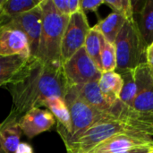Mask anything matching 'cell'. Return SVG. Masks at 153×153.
I'll use <instances>...</instances> for the list:
<instances>
[{"label": "cell", "instance_id": "cell-1", "mask_svg": "<svg viewBox=\"0 0 153 153\" xmlns=\"http://www.w3.org/2000/svg\"><path fill=\"white\" fill-rule=\"evenodd\" d=\"M7 89L12 96L13 108L6 118L19 122L25 113L42 107L51 97L65 100L69 86L62 66H52L30 57Z\"/></svg>", "mask_w": 153, "mask_h": 153}, {"label": "cell", "instance_id": "cell-2", "mask_svg": "<svg viewBox=\"0 0 153 153\" xmlns=\"http://www.w3.org/2000/svg\"><path fill=\"white\" fill-rule=\"evenodd\" d=\"M42 11L41 33L38 54L35 58L46 65L62 66L61 45L69 20L56 8L53 0H41Z\"/></svg>", "mask_w": 153, "mask_h": 153}, {"label": "cell", "instance_id": "cell-3", "mask_svg": "<svg viewBox=\"0 0 153 153\" xmlns=\"http://www.w3.org/2000/svg\"><path fill=\"white\" fill-rule=\"evenodd\" d=\"M114 45L117 54V73L132 71L146 63L147 44L134 18L126 22Z\"/></svg>", "mask_w": 153, "mask_h": 153}, {"label": "cell", "instance_id": "cell-4", "mask_svg": "<svg viewBox=\"0 0 153 153\" xmlns=\"http://www.w3.org/2000/svg\"><path fill=\"white\" fill-rule=\"evenodd\" d=\"M119 134H135L149 136L127 121L109 117L94 124L75 141L66 144L65 148L67 153H88L104 141Z\"/></svg>", "mask_w": 153, "mask_h": 153}, {"label": "cell", "instance_id": "cell-5", "mask_svg": "<svg viewBox=\"0 0 153 153\" xmlns=\"http://www.w3.org/2000/svg\"><path fill=\"white\" fill-rule=\"evenodd\" d=\"M65 101L70 112L72 126L71 133L69 134L60 135L65 145L75 141L97 122L105 118L113 117L112 116L102 113L88 105L78 96L74 87H69L65 97Z\"/></svg>", "mask_w": 153, "mask_h": 153}, {"label": "cell", "instance_id": "cell-6", "mask_svg": "<svg viewBox=\"0 0 153 153\" xmlns=\"http://www.w3.org/2000/svg\"><path fill=\"white\" fill-rule=\"evenodd\" d=\"M137 92L132 112L153 132V73L146 63L134 69Z\"/></svg>", "mask_w": 153, "mask_h": 153}, {"label": "cell", "instance_id": "cell-7", "mask_svg": "<svg viewBox=\"0 0 153 153\" xmlns=\"http://www.w3.org/2000/svg\"><path fill=\"white\" fill-rule=\"evenodd\" d=\"M69 87L99 81L101 71L88 56L84 47L62 64Z\"/></svg>", "mask_w": 153, "mask_h": 153}, {"label": "cell", "instance_id": "cell-8", "mask_svg": "<svg viewBox=\"0 0 153 153\" xmlns=\"http://www.w3.org/2000/svg\"><path fill=\"white\" fill-rule=\"evenodd\" d=\"M90 29L86 14L82 10L69 17L61 45L62 64L84 47Z\"/></svg>", "mask_w": 153, "mask_h": 153}, {"label": "cell", "instance_id": "cell-9", "mask_svg": "<svg viewBox=\"0 0 153 153\" xmlns=\"http://www.w3.org/2000/svg\"><path fill=\"white\" fill-rule=\"evenodd\" d=\"M41 23L42 11L39 4L37 7L27 13L10 18L4 25L21 30L29 41L31 57H36L39 46Z\"/></svg>", "mask_w": 153, "mask_h": 153}, {"label": "cell", "instance_id": "cell-10", "mask_svg": "<svg viewBox=\"0 0 153 153\" xmlns=\"http://www.w3.org/2000/svg\"><path fill=\"white\" fill-rule=\"evenodd\" d=\"M151 147H153L152 137L135 134H119L104 141L88 153H116Z\"/></svg>", "mask_w": 153, "mask_h": 153}, {"label": "cell", "instance_id": "cell-11", "mask_svg": "<svg viewBox=\"0 0 153 153\" xmlns=\"http://www.w3.org/2000/svg\"><path fill=\"white\" fill-rule=\"evenodd\" d=\"M0 56L31 57L29 41L19 30L5 25L0 27Z\"/></svg>", "mask_w": 153, "mask_h": 153}, {"label": "cell", "instance_id": "cell-12", "mask_svg": "<svg viewBox=\"0 0 153 153\" xmlns=\"http://www.w3.org/2000/svg\"><path fill=\"white\" fill-rule=\"evenodd\" d=\"M55 123L56 120L53 115L49 111L39 108L29 110L18 122L22 132L29 139H32L38 134L50 130Z\"/></svg>", "mask_w": 153, "mask_h": 153}, {"label": "cell", "instance_id": "cell-13", "mask_svg": "<svg viewBox=\"0 0 153 153\" xmlns=\"http://www.w3.org/2000/svg\"><path fill=\"white\" fill-rule=\"evenodd\" d=\"M78 96L93 108L111 116L112 107L106 101L99 87L98 81L73 86Z\"/></svg>", "mask_w": 153, "mask_h": 153}, {"label": "cell", "instance_id": "cell-14", "mask_svg": "<svg viewBox=\"0 0 153 153\" xmlns=\"http://www.w3.org/2000/svg\"><path fill=\"white\" fill-rule=\"evenodd\" d=\"M43 106L46 107L53 115V117L56 118V131L59 135L69 134L72 129L71 117L65 100L59 97H51L45 100Z\"/></svg>", "mask_w": 153, "mask_h": 153}, {"label": "cell", "instance_id": "cell-15", "mask_svg": "<svg viewBox=\"0 0 153 153\" xmlns=\"http://www.w3.org/2000/svg\"><path fill=\"white\" fill-rule=\"evenodd\" d=\"M99 87L106 101L113 107L118 100L123 88V79L116 71L102 73L98 81Z\"/></svg>", "mask_w": 153, "mask_h": 153}, {"label": "cell", "instance_id": "cell-16", "mask_svg": "<svg viewBox=\"0 0 153 153\" xmlns=\"http://www.w3.org/2000/svg\"><path fill=\"white\" fill-rule=\"evenodd\" d=\"M29 59L21 56H0V87L10 84L24 68Z\"/></svg>", "mask_w": 153, "mask_h": 153}, {"label": "cell", "instance_id": "cell-17", "mask_svg": "<svg viewBox=\"0 0 153 153\" xmlns=\"http://www.w3.org/2000/svg\"><path fill=\"white\" fill-rule=\"evenodd\" d=\"M22 130L15 120L5 118L0 124V143L5 153H16Z\"/></svg>", "mask_w": 153, "mask_h": 153}, {"label": "cell", "instance_id": "cell-18", "mask_svg": "<svg viewBox=\"0 0 153 153\" xmlns=\"http://www.w3.org/2000/svg\"><path fill=\"white\" fill-rule=\"evenodd\" d=\"M127 20L117 13H111L106 18L100 20L94 27L103 35L104 39L114 44L115 40Z\"/></svg>", "mask_w": 153, "mask_h": 153}, {"label": "cell", "instance_id": "cell-19", "mask_svg": "<svg viewBox=\"0 0 153 153\" xmlns=\"http://www.w3.org/2000/svg\"><path fill=\"white\" fill-rule=\"evenodd\" d=\"M105 40L106 39H104L103 35L95 27H92L90 29L84 43V48L88 56L95 63V65L100 71H101L100 55Z\"/></svg>", "mask_w": 153, "mask_h": 153}, {"label": "cell", "instance_id": "cell-20", "mask_svg": "<svg viewBox=\"0 0 153 153\" xmlns=\"http://www.w3.org/2000/svg\"><path fill=\"white\" fill-rule=\"evenodd\" d=\"M139 14L138 26L148 46L153 42V0L144 1Z\"/></svg>", "mask_w": 153, "mask_h": 153}, {"label": "cell", "instance_id": "cell-21", "mask_svg": "<svg viewBox=\"0 0 153 153\" xmlns=\"http://www.w3.org/2000/svg\"><path fill=\"white\" fill-rule=\"evenodd\" d=\"M41 0H4L1 12L7 18L27 13L40 4Z\"/></svg>", "mask_w": 153, "mask_h": 153}, {"label": "cell", "instance_id": "cell-22", "mask_svg": "<svg viewBox=\"0 0 153 153\" xmlns=\"http://www.w3.org/2000/svg\"><path fill=\"white\" fill-rule=\"evenodd\" d=\"M123 79V88L119 97V100L129 109H132L134 100L137 92V85L134 70L120 74Z\"/></svg>", "mask_w": 153, "mask_h": 153}, {"label": "cell", "instance_id": "cell-23", "mask_svg": "<svg viewBox=\"0 0 153 153\" xmlns=\"http://www.w3.org/2000/svg\"><path fill=\"white\" fill-rule=\"evenodd\" d=\"M101 72H113L117 69V54L115 45L105 40L100 55Z\"/></svg>", "mask_w": 153, "mask_h": 153}, {"label": "cell", "instance_id": "cell-24", "mask_svg": "<svg viewBox=\"0 0 153 153\" xmlns=\"http://www.w3.org/2000/svg\"><path fill=\"white\" fill-rule=\"evenodd\" d=\"M104 4L109 6L114 13L121 14L126 20L134 18V9L131 0H104Z\"/></svg>", "mask_w": 153, "mask_h": 153}, {"label": "cell", "instance_id": "cell-25", "mask_svg": "<svg viewBox=\"0 0 153 153\" xmlns=\"http://www.w3.org/2000/svg\"><path fill=\"white\" fill-rule=\"evenodd\" d=\"M53 3L62 15L68 17L81 10L80 0H53Z\"/></svg>", "mask_w": 153, "mask_h": 153}, {"label": "cell", "instance_id": "cell-26", "mask_svg": "<svg viewBox=\"0 0 153 153\" xmlns=\"http://www.w3.org/2000/svg\"><path fill=\"white\" fill-rule=\"evenodd\" d=\"M101 4H104V0H80L81 10L84 13L93 12L97 13Z\"/></svg>", "mask_w": 153, "mask_h": 153}, {"label": "cell", "instance_id": "cell-27", "mask_svg": "<svg viewBox=\"0 0 153 153\" xmlns=\"http://www.w3.org/2000/svg\"><path fill=\"white\" fill-rule=\"evenodd\" d=\"M145 58H146V64L152 70H153V42L147 46Z\"/></svg>", "mask_w": 153, "mask_h": 153}, {"label": "cell", "instance_id": "cell-28", "mask_svg": "<svg viewBox=\"0 0 153 153\" xmlns=\"http://www.w3.org/2000/svg\"><path fill=\"white\" fill-rule=\"evenodd\" d=\"M16 153H33V149L30 144L26 143H20Z\"/></svg>", "mask_w": 153, "mask_h": 153}, {"label": "cell", "instance_id": "cell-29", "mask_svg": "<svg viewBox=\"0 0 153 153\" xmlns=\"http://www.w3.org/2000/svg\"><path fill=\"white\" fill-rule=\"evenodd\" d=\"M152 148V147H151ZM150 148H142V149H134V150H130V151H124V152H119L116 153H147Z\"/></svg>", "mask_w": 153, "mask_h": 153}, {"label": "cell", "instance_id": "cell-30", "mask_svg": "<svg viewBox=\"0 0 153 153\" xmlns=\"http://www.w3.org/2000/svg\"><path fill=\"white\" fill-rule=\"evenodd\" d=\"M3 1H4V0H0V27H2L4 24H5V23L8 22V20H9V18L5 17V16L2 13V12H1V6H2Z\"/></svg>", "mask_w": 153, "mask_h": 153}, {"label": "cell", "instance_id": "cell-31", "mask_svg": "<svg viewBox=\"0 0 153 153\" xmlns=\"http://www.w3.org/2000/svg\"><path fill=\"white\" fill-rule=\"evenodd\" d=\"M0 153H5V152H4V148H3V146H2L1 143H0Z\"/></svg>", "mask_w": 153, "mask_h": 153}, {"label": "cell", "instance_id": "cell-32", "mask_svg": "<svg viewBox=\"0 0 153 153\" xmlns=\"http://www.w3.org/2000/svg\"><path fill=\"white\" fill-rule=\"evenodd\" d=\"M147 153H153V147L150 148V149H149V151L147 152Z\"/></svg>", "mask_w": 153, "mask_h": 153}, {"label": "cell", "instance_id": "cell-33", "mask_svg": "<svg viewBox=\"0 0 153 153\" xmlns=\"http://www.w3.org/2000/svg\"><path fill=\"white\" fill-rule=\"evenodd\" d=\"M152 73H153V70H152Z\"/></svg>", "mask_w": 153, "mask_h": 153}]
</instances>
